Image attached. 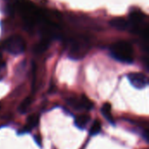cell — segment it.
Masks as SVG:
<instances>
[{"label":"cell","instance_id":"6da1fadb","mask_svg":"<svg viewBox=\"0 0 149 149\" xmlns=\"http://www.w3.org/2000/svg\"><path fill=\"white\" fill-rule=\"evenodd\" d=\"M19 9L24 27L27 31L33 30L39 24L43 14L40 13L38 9L29 1H23L19 5Z\"/></svg>","mask_w":149,"mask_h":149},{"label":"cell","instance_id":"30bf717a","mask_svg":"<svg viewBox=\"0 0 149 149\" xmlns=\"http://www.w3.org/2000/svg\"><path fill=\"white\" fill-rule=\"evenodd\" d=\"M91 120V117L88 114H82L78 116L74 120V125L80 130H84L86 126L88 125L89 121Z\"/></svg>","mask_w":149,"mask_h":149},{"label":"cell","instance_id":"7a4b0ae2","mask_svg":"<svg viewBox=\"0 0 149 149\" xmlns=\"http://www.w3.org/2000/svg\"><path fill=\"white\" fill-rule=\"evenodd\" d=\"M68 56L72 59H81L89 52L91 44L85 36H77L71 38L67 43Z\"/></svg>","mask_w":149,"mask_h":149},{"label":"cell","instance_id":"277c9868","mask_svg":"<svg viewBox=\"0 0 149 149\" xmlns=\"http://www.w3.org/2000/svg\"><path fill=\"white\" fill-rule=\"evenodd\" d=\"M25 41L19 35H12L7 38L3 43V48L12 55L22 54L25 51Z\"/></svg>","mask_w":149,"mask_h":149},{"label":"cell","instance_id":"2e32d148","mask_svg":"<svg viewBox=\"0 0 149 149\" xmlns=\"http://www.w3.org/2000/svg\"><path fill=\"white\" fill-rule=\"evenodd\" d=\"M0 109H1V106H0Z\"/></svg>","mask_w":149,"mask_h":149},{"label":"cell","instance_id":"4fadbf2b","mask_svg":"<svg viewBox=\"0 0 149 149\" xmlns=\"http://www.w3.org/2000/svg\"><path fill=\"white\" fill-rule=\"evenodd\" d=\"M101 132V123L99 120H95L90 128V135L91 136H95L98 134H100Z\"/></svg>","mask_w":149,"mask_h":149},{"label":"cell","instance_id":"8fae6325","mask_svg":"<svg viewBox=\"0 0 149 149\" xmlns=\"http://www.w3.org/2000/svg\"><path fill=\"white\" fill-rule=\"evenodd\" d=\"M101 113L105 117V119L113 126L115 125L114 120L112 115V109H111V105L109 103H105L102 107H101Z\"/></svg>","mask_w":149,"mask_h":149},{"label":"cell","instance_id":"9a60e30c","mask_svg":"<svg viewBox=\"0 0 149 149\" xmlns=\"http://www.w3.org/2000/svg\"><path fill=\"white\" fill-rule=\"evenodd\" d=\"M34 139H35V141H36V143L38 144L39 147H41V138H40L38 135V136L36 135V136L34 137Z\"/></svg>","mask_w":149,"mask_h":149},{"label":"cell","instance_id":"7c38bea8","mask_svg":"<svg viewBox=\"0 0 149 149\" xmlns=\"http://www.w3.org/2000/svg\"><path fill=\"white\" fill-rule=\"evenodd\" d=\"M32 103V98L31 97H26L22 102L21 104L19 105V107H18V110L21 113H25L28 110V108L30 107V106L31 105Z\"/></svg>","mask_w":149,"mask_h":149},{"label":"cell","instance_id":"5bb4252c","mask_svg":"<svg viewBox=\"0 0 149 149\" xmlns=\"http://www.w3.org/2000/svg\"><path fill=\"white\" fill-rule=\"evenodd\" d=\"M5 69H6V64L3 59L2 55L0 54V80L3 79V75L5 73Z\"/></svg>","mask_w":149,"mask_h":149},{"label":"cell","instance_id":"3957f363","mask_svg":"<svg viewBox=\"0 0 149 149\" xmlns=\"http://www.w3.org/2000/svg\"><path fill=\"white\" fill-rule=\"evenodd\" d=\"M110 53L113 58L125 64H132L134 60L133 46L127 41H118L113 43L110 46Z\"/></svg>","mask_w":149,"mask_h":149},{"label":"cell","instance_id":"ba28073f","mask_svg":"<svg viewBox=\"0 0 149 149\" xmlns=\"http://www.w3.org/2000/svg\"><path fill=\"white\" fill-rule=\"evenodd\" d=\"M39 120H40V116L38 113H33V114L30 115L27 118L26 126L21 132H19V134L29 133L30 131H31L34 127H36L39 124Z\"/></svg>","mask_w":149,"mask_h":149},{"label":"cell","instance_id":"8992f818","mask_svg":"<svg viewBox=\"0 0 149 149\" xmlns=\"http://www.w3.org/2000/svg\"><path fill=\"white\" fill-rule=\"evenodd\" d=\"M67 104L76 110H91L93 107V103L86 96L70 97L66 99Z\"/></svg>","mask_w":149,"mask_h":149},{"label":"cell","instance_id":"9c48e42d","mask_svg":"<svg viewBox=\"0 0 149 149\" xmlns=\"http://www.w3.org/2000/svg\"><path fill=\"white\" fill-rule=\"evenodd\" d=\"M110 24L118 31H126L128 29V21L124 17H114L110 21Z\"/></svg>","mask_w":149,"mask_h":149},{"label":"cell","instance_id":"5b68a950","mask_svg":"<svg viewBox=\"0 0 149 149\" xmlns=\"http://www.w3.org/2000/svg\"><path fill=\"white\" fill-rule=\"evenodd\" d=\"M145 14L139 9L133 10L129 14L128 18V29L134 33H140L147 25Z\"/></svg>","mask_w":149,"mask_h":149},{"label":"cell","instance_id":"52a82bcc","mask_svg":"<svg viewBox=\"0 0 149 149\" xmlns=\"http://www.w3.org/2000/svg\"><path fill=\"white\" fill-rule=\"evenodd\" d=\"M130 84L136 89H144L148 85V77L141 72H131L127 75Z\"/></svg>","mask_w":149,"mask_h":149}]
</instances>
